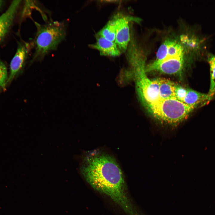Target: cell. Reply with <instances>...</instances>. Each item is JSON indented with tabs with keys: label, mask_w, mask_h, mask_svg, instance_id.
<instances>
[{
	"label": "cell",
	"mask_w": 215,
	"mask_h": 215,
	"mask_svg": "<svg viewBox=\"0 0 215 215\" xmlns=\"http://www.w3.org/2000/svg\"><path fill=\"white\" fill-rule=\"evenodd\" d=\"M81 171L93 188L108 196L128 215H134L123 174L113 158L103 153L91 155L85 159Z\"/></svg>",
	"instance_id": "obj_1"
},
{
	"label": "cell",
	"mask_w": 215,
	"mask_h": 215,
	"mask_svg": "<svg viewBox=\"0 0 215 215\" xmlns=\"http://www.w3.org/2000/svg\"><path fill=\"white\" fill-rule=\"evenodd\" d=\"M35 23L37 30L33 42L35 50L31 63L41 60L55 50L66 35V26L63 22L53 21L42 24Z\"/></svg>",
	"instance_id": "obj_2"
},
{
	"label": "cell",
	"mask_w": 215,
	"mask_h": 215,
	"mask_svg": "<svg viewBox=\"0 0 215 215\" xmlns=\"http://www.w3.org/2000/svg\"><path fill=\"white\" fill-rule=\"evenodd\" d=\"M184 63V53L182 46L176 41L167 40L159 48L156 60L150 64L154 71L169 74L179 73Z\"/></svg>",
	"instance_id": "obj_3"
},
{
	"label": "cell",
	"mask_w": 215,
	"mask_h": 215,
	"mask_svg": "<svg viewBox=\"0 0 215 215\" xmlns=\"http://www.w3.org/2000/svg\"><path fill=\"white\" fill-rule=\"evenodd\" d=\"M195 108L173 98L160 100L148 110L160 122L175 126L186 119Z\"/></svg>",
	"instance_id": "obj_4"
},
{
	"label": "cell",
	"mask_w": 215,
	"mask_h": 215,
	"mask_svg": "<svg viewBox=\"0 0 215 215\" xmlns=\"http://www.w3.org/2000/svg\"><path fill=\"white\" fill-rule=\"evenodd\" d=\"M144 62L141 58H137L130 64L135 75L137 92L141 102L148 110L158 102L159 78L150 80L147 76Z\"/></svg>",
	"instance_id": "obj_5"
},
{
	"label": "cell",
	"mask_w": 215,
	"mask_h": 215,
	"mask_svg": "<svg viewBox=\"0 0 215 215\" xmlns=\"http://www.w3.org/2000/svg\"><path fill=\"white\" fill-rule=\"evenodd\" d=\"M116 25L115 39L114 41L121 51H126L130 40L129 23L134 21L139 23L141 19L137 17L123 16L119 14L114 16Z\"/></svg>",
	"instance_id": "obj_6"
},
{
	"label": "cell",
	"mask_w": 215,
	"mask_h": 215,
	"mask_svg": "<svg viewBox=\"0 0 215 215\" xmlns=\"http://www.w3.org/2000/svg\"><path fill=\"white\" fill-rule=\"evenodd\" d=\"M33 47V42H22L19 44L16 52L10 63V74L7 83L11 81L23 68L28 55Z\"/></svg>",
	"instance_id": "obj_7"
},
{
	"label": "cell",
	"mask_w": 215,
	"mask_h": 215,
	"mask_svg": "<svg viewBox=\"0 0 215 215\" xmlns=\"http://www.w3.org/2000/svg\"><path fill=\"white\" fill-rule=\"evenodd\" d=\"M96 41L89 46L98 50L101 55L115 57L120 55L121 51L114 42L109 41L98 35L96 36Z\"/></svg>",
	"instance_id": "obj_8"
},
{
	"label": "cell",
	"mask_w": 215,
	"mask_h": 215,
	"mask_svg": "<svg viewBox=\"0 0 215 215\" xmlns=\"http://www.w3.org/2000/svg\"><path fill=\"white\" fill-rule=\"evenodd\" d=\"M21 1H13L6 11L0 16V41L11 27Z\"/></svg>",
	"instance_id": "obj_9"
},
{
	"label": "cell",
	"mask_w": 215,
	"mask_h": 215,
	"mask_svg": "<svg viewBox=\"0 0 215 215\" xmlns=\"http://www.w3.org/2000/svg\"><path fill=\"white\" fill-rule=\"evenodd\" d=\"M208 93H201L191 89L188 88L187 92L183 102L195 108L201 105H205L209 102Z\"/></svg>",
	"instance_id": "obj_10"
},
{
	"label": "cell",
	"mask_w": 215,
	"mask_h": 215,
	"mask_svg": "<svg viewBox=\"0 0 215 215\" xmlns=\"http://www.w3.org/2000/svg\"><path fill=\"white\" fill-rule=\"evenodd\" d=\"M159 97L161 100L174 98V82L165 79L159 78Z\"/></svg>",
	"instance_id": "obj_11"
},
{
	"label": "cell",
	"mask_w": 215,
	"mask_h": 215,
	"mask_svg": "<svg viewBox=\"0 0 215 215\" xmlns=\"http://www.w3.org/2000/svg\"><path fill=\"white\" fill-rule=\"evenodd\" d=\"M116 31V25L115 19L113 18L110 20L105 26L98 32L97 34L106 39L114 42Z\"/></svg>",
	"instance_id": "obj_12"
},
{
	"label": "cell",
	"mask_w": 215,
	"mask_h": 215,
	"mask_svg": "<svg viewBox=\"0 0 215 215\" xmlns=\"http://www.w3.org/2000/svg\"><path fill=\"white\" fill-rule=\"evenodd\" d=\"M208 61L210 68V83L208 93L209 100L213 98L215 94V55L210 54L208 55Z\"/></svg>",
	"instance_id": "obj_13"
},
{
	"label": "cell",
	"mask_w": 215,
	"mask_h": 215,
	"mask_svg": "<svg viewBox=\"0 0 215 215\" xmlns=\"http://www.w3.org/2000/svg\"><path fill=\"white\" fill-rule=\"evenodd\" d=\"M187 92V88L176 84L174 89V98L179 101L183 102Z\"/></svg>",
	"instance_id": "obj_14"
},
{
	"label": "cell",
	"mask_w": 215,
	"mask_h": 215,
	"mask_svg": "<svg viewBox=\"0 0 215 215\" xmlns=\"http://www.w3.org/2000/svg\"><path fill=\"white\" fill-rule=\"evenodd\" d=\"M7 71L4 64L0 61V87L4 89L7 80Z\"/></svg>",
	"instance_id": "obj_15"
},
{
	"label": "cell",
	"mask_w": 215,
	"mask_h": 215,
	"mask_svg": "<svg viewBox=\"0 0 215 215\" xmlns=\"http://www.w3.org/2000/svg\"><path fill=\"white\" fill-rule=\"evenodd\" d=\"M2 4V1L0 0V7L1 6Z\"/></svg>",
	"instance_id": "obj_16"
}]
</instances>
